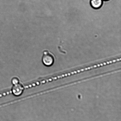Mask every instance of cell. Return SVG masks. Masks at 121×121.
Listing matches in <instances>:
<instances>
[{
  "instance_id": "6da1fadb",
  "label": "cell",
  "mask_w": 121,
  "mask_h": 121,
  "mask_svg": "<svg viewBox=\"0 0 121 121\" xmlns=\"http://www.w3.org/2000/svg\"><path fill=\"white\" fill-rule=\"evenodd\" d=\"M42 61L45 66H52L54 63V59L52 55L47 51L43 52L42 58Z\"/></svg>"
},
{
  "instance_id": "277c9868",
  "label": "cell",
  "mask_w": 121,
  "mask_h": 121,
  "mask_svg": "<svg viewBox=\"0 0 121 121\" xmlns=\"http://www.w3.org/2000/svg\"><path fill=\"white\" fill-rule=\"evenodd\" d=\"M90 4L91 6L94 9H99L103 5V0H91Z\"/></svg>"
},
{
  "instance_id": "8992f818",
  "label": "cell",
  "mask_w": 121,
  "mask_h": 121,
  "mask_svg": "<svg viewBox=\"0 0 121 121\" xmlns=\"http://www.w3.org/2000/svg\"><path fill=\"white\" fill-rule=\"evenodd\" d=\"M103 0V1H108L109 0Z\"/></svg>"
},
{
  "instance_id": "5b68a950",
  "label": "cell",
  "mask_w": 121,
  "mask_h": 121,
  "mask_svg": "<svg viewBox=\"0 0 121 121\" xmlns=\"http://www.w3.org/2000/svg\"><path fill=\"white\" fill-rule=\"evenodd\" d=\"M12 83L13 85H16V84H18L20 83L19 80L18 78L14 77L12 79Z\"/></svg>"
},
{
  "instance_id": "7a4b0ae2",
  "label": "cell",
  "mask_w": 121,
  "mask_h": 121,
  "mask_svg": "<svg viewBox=\"0 0 121 121\" xmlns=\"http://www.w3.org/2000/svg\"><path fill=\"white\" fill-rule=\"evenodd\" d=\"M24 89V86L19 83L14 85L12 88V92L15 96H20L22 94Z\"/></svg>"
},
{
  "instance_id": "3957f363",
  "label": "cell",
  "mask_w": 121,
  "mask_h": 121,
  "mask_svg": "<svg viewBox=\"0 0 121 121\" xmlns=\"http://www.w3.org/2000/svg\"><path fill=\"white\" fill-rule=\"evenodd\" d=\"M98 64L97 65H95L94 66H90V67H88L85 68H83L82 69H81L79 70H78L74 71V72H70V73H66V74H63L62 75L58 76H56L57 79H60V78H62L64 77L68 76H70L72 75L76 74L78 73H80V72H83L84 71H87L88 70H90L91 69L96 68V67H98Z\"/></svg>"
}]
</instances>
